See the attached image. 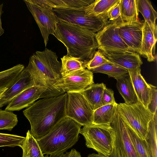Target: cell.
<instances>
[{"mask_svg": "<svg viewBox=\"0 0 157 157\" xmlns=\"http://www.w3.org/2000/svg\"><path fill=\"white\" fill-rule=\"evenodd\" d=\"M67 93L39 100L23 111L31 125L30 132L38 139L66 116Z\"/></svg>", "mask_w": 157, "mask_h": 157, "instance_id": "obj_1", "label": "cell"}, {"mask_svg": "<svg viewBox=\"0 0 157 157\" xmlns=\"http://www.w3.org/2000/svg\"><path fill=\"white\" fill-rule=\"evenodd\" d=\"M58 58L56 53L45 48L43 51H36L31 56L25 67L31 74L35 86L45 89L40 98L54 97L64 94L58 87L62 76V63Z\"/></svg>", "mask_w": 157, "mask_h": 157, "instance_id": "obj_2", "label": "cell"}, {"mask_svg": "<svg viewBox=\"0 0 157 157\" xmlns=\"http://www.w3.org/2000/svg\"><path fill=\"white\" fill-rule=\"evenodd\" d=\"M93 31L59 21L54 36L66 48V55L86 62L90 59L97 48Z\"/></svg>", "mask_w": 157, "mask_h": 157, "instance_id": "obj_3", "label": "cell"}, {"mask_svg": "<svg viewBox=\"0 0 157 157\" xmlns=\"http://www.w3.org/2000/svg\"><path fill=\"white\" fill-rule=\"evenodd\" d=\"M82 126L67 116L61 119L46 134L36 140L43 154L54 155L66 152L78 141Z\"/></svg>", "mask_w": 157, "mask_h": 157, "instance_id": "obj_4", "label": "cell"}, {"mask_svg": "<svg viewBox=\"0 0 157 157\" xmlns=\"http://www.w3.org/2000/svg\"><path fill=\"white\" fill-rule=\"evenodd\" d=\"M117 110L124 122L144 140L153 114L139 101L131 105L117 104Z\"/></svg>", "mask_w": 157, "mask_h": 157, "instance_id": "obj_5", "label": "cell"}, {"mask_svg": "<svg viewBox=\"0 0 157 157\" xmlns=\"http://www.w3.org/2000/svg\"><path fill=\"white\" fill-rule=\"evenodd\" d=\"M110 125L112 148L109 157H138L130 138L128 126L117 110Z\"/></svg>", "mask_w": 157, "mask_h": 157, "instance_id": "obj_6", "label": "cell"}, {"mask_svg": "<svg viewBox=\"0 0 157 157\" xmlns=\"http://www.w3.org/2000/svg\"><path fill=\"white\" fill-rule=\"evenodd\" d=\"M111 130L110 125L93 124L83 126L80 133L84 136L88 148L109 157L112 148Z\"/></svg>", "mask_w": 157, "mask_h": 157, "instance_id": "obj_7", "label": "cell"}, {"mask_svg": "<svg viewBox=\"0 0 157 157\" xmlns=\"http://www.w3.org/2000/svg\"><path fill=\"white\" fill-rule=\"evenodd\" d=\"M58 21L68 23L97 32L109 22L100 17L86 15L84 7L72 9H53Z\"/></svg>", "mask_w": 157, "mask_h": 157, "instance_id": "obj_8", "label": "cell"}, {"mask_svg": "<svg viewBox=\"0 0 157 157\" xmlns=\"http://www.w3.org/2000/svg\"><path fill=\"white\" fill-rule=\"evenodd\" d=\"M23 1L38 25L46 47L49 34L54 36L56 25L59 21L53 9L33 0Z\"/></svg>", "mask_w": 157, "mask_h": 157, "instance_id": "obj_9", "label": "cell"}, {"mask_svg": "<svg viewBox=\"0 0 157 157\" xmlns=\"http://www.w3.org/2000/svg\"><path fill=\"white\" fill-rule=\"evenodd\" d=\"M67 94L66 116L82 126L92 125L94 111L83 95L80 92Z\"/></svg>", "mask_w": 157, "mask_h": 157, "instance_id": "obj_10", "label": "cell"}, {"mask_svg": "<svg viewBox=\"0 0 157 157\" xmlns=\"http://www.w3.org/2000/svg\"><path fill=\"white\" fill-rule=\"evenodd\" d=\"M97 48L103 52L132 51L122 40L117 28V21H110L95 33Z\"/></svg>", "mask_w": 157, "mask_h": 157, "instance_id": "obj_11", "label": "cell"}, {"mask_svg": "<svg viewBox=\"0 0 157 157\" xmlns=\"http://www.w3.org/2000/svg\"><path fill=\"white\" fill-rule=\"evenodd\" d=\"M94 84L93 72L87 69H84L62 77L58 87L63 93L81 92Z\"/></svg>", "mask_w": 157, "mask_h": 157, "instance_id": "obj_12", "label": "cell"}, {"mask_svg": "<svg viewBox=\"0 0 157 157\" xmlns=\"http://www.w3.org/2000/svg\"><path fill=\"white\" fill-rule=\"evenodd\" d=\"M119 34L124 43L132 51L140 54L143 38V23L136 21H117Z\"/></svg>", "mask_w": 157, "mask_h": 157, "instance_id": "obj_13", "label": "cell"}, {"mask_svg": "<svg viewBox=\"0 0 157 157\" xmlns=\"http://www.w3.org/2000/svg\"><path fill=\"white\" fill-rule=\"evenodd\" d=\"M34 86L31 74L25 67L14 84L6 89L0 97V108L8 104L24 90Z\"/></svg>", "mask_w": 157, "mask_h": 157, "instance_id": "obj_14", "label": "cell"}, {"mask_svg": "<svg viewBox=\"0 0 157 157\" xmlns=\"http://www.w3.org/2000/svg\"><path fill=\"white\" fill-rule=\"evenodd\" d=\"M45 89L35 86L24 90L14 97L8 104L5 110L19 111L28 107L40 98Z\"/></svg>", "mask_w": 157, "mask_h": 157, "instance_id": "obj_15", "label": "cell"}, {"mask_svg": "<svg viewBox=\"0 0 157 157\" xmlns=\"http://www.w3.org/2000/svg\"><path fill=\"white\" fill-rule=\"evenodd\" d=\"M102 52L110 61L128 70L140 67L143 64L139 54L133 51L124 50Z\"/></svg>", "mask_w": 157, "mask_h": 157, "instance_id": "obj_16", "label": "cell"}, {"mask_svg": "<svg viewBox=\"0 0 157 157\" xmlns=\"http://www.w3.org/2000/svg\"><path fill=\"white\" fill-rule=\"evenodd\" d=\"M128 71L138 101L147 109L150 90L149 84L141 75L140 67Z\"/></svg>", "mask_w": 157, "mask_h": 157, "instance_id": "obj_17", "label": "cell"}, {"mask_svg": "<svg viewBox=\"0 0 157 157\" xmlns=\"http://www.w3.org/2000/svg\"><path fill=\"white\" fill-rule=\"evenodd\" d=\"M157 40V37L155 36L147 23L144 21L143 23V38L140 55L146 58L149 62L155 61V58L153 55L155 52Z\"/></svg>", "mask_w": 157, "mask_h": 157, "instance_id": "obj_18", "label": "cell"}, {"mask_svg": "<svg viewBox=\"0 0 157 157\" xmlns=\"http://www.w3.org/2000/svg\"><path fill=\"white\" fill-rule=\"evenodd\" d=\"M120 1V0H94L90 4L84 7L85 15L89 16L100 17L108 19V12Z\"/></svg>", "mask_w": 157, "mask_h": 157, "instance_id": "obj_19", "label": "cell"}, {"mask_svg": "<svg viewBox=\"0 0 157 157\" xmlns=\"http://www.w3.org/2000/svg\"><path fill=\"white\" fill-rule=\"evenodd\" d=\"M106 87V85L103 83H94L80 92L85 98L93 111L104 105L102 97Z\"/></svg>", "mask_w": 157, "mask_h": 157, "instance_id": "obj_20", "label": "cell"}, {"mask_svg": "<svg viewBox=\"0 0 157 157\" xmlns=\"http://www.w3.org/2000/svg\"><path fill=\"white\" fill-rule=\"evenodd\" d=\"M116 86L125 104L131 105L138 101L129 74L117 80Z\"/></svg>", "mask_w": 157, "mask_h": 157, "instance_id": "obj_21", "label": "cell"}, {"mask_svg": "<svg viewBox=\"0 0 157 157\" xmlns=\"http://www.w3.org/2000/svg\"><path fill=\"white\" fill-rule=\"evenodd\" d=\"M157 113L156 112L149 123L143 140L150 157H157Z\"/></svg>", "mask_w": 157, "mask_h": 157, "instance_id": "obj_22", "label": "cell"}, {"mask_svg": "<svg viewBox=\"0 0 157 157\" xmlns=\"http://www.w3.org/2000/svg\"><path fill=\"white\" fill-rule=\"evenodd\" d=\"M139 12L143 16L155 36L157 37V13L149 0H137Z\"/></svg>", "mask_w": 157, "mask_h": 157, "instance_id": "obj_23", "label": "cell"}, {"mask_svg": "<svg viewBox=\"0 0 157 157\" xmlns=\"http://www.w3.org/2000/svg\"><path fill=\"white\" fill-rule=\"evenodd\" d=\"M117 104L103 105L94 111L93 124L110 125L117 110Z\"/></svg>", "mask_w": 157, "mask_h": 157, "instance_id": "obj_24", "label": "cell"}, {"mask_svg": "<svg viewBox=\"0 0 157 157\" xmlns=\"http://www.w3.org/2000/svg\"><path fill=\"white\" fill-rule=\"evenodd\" d=\"M53 9H77L86 7L92 3L94 0H33Z\"/></svg>", "mask_w": 157, "mask_h": 157, "instance_id": "obj_25", "label": "cell"}, {"mask_svg": "<svg viewBox=\"0 0 157 157\" xmlns=\"http://www.w3.org/2000/svg\"><path fill=\"white\" fill-rule=\"evenodd\" d=\"M120 16L121 21H139L137 0H120Z\"/></svg>", "mask_w": 157, "mask_h": 157, "instance_id": "obj_26", "label": "cell"}, {"mask_svg": "<svg viewBox=\"0 0 157 157\" xmlns=\"http://www.w3.org/2000/svg\"><path fill=\"white\" fill-rule=\"evenodd\" d=\"M20 147L23 150L22 157H44L38 143L28 130Z\"/></svg>", "mask_w": 157, "mask_h": 157, "instance_id": "obj_27", "label": "cell"}, {"mask_svg": "<svg viewBox=\"0 0 157 157\" xmlns=\"http://www.w3.org/2000/svg\"><path fill=\"white\" fill-rule=\"evenodd\" d=\"M24 68L23 65L19 64L0 72V89H8L11 87Z\"/></svg>", "mask_w": 157, "mask_h": 157, "instance_id": "obj_28", "label": "cell"}, {"mask_svg": "<svg viewBox=\"0 0 157 157\" xmlns=\"http://www.w3.org/2000/svg\"><path fill=\"white\" fill-rule=\"evenodd\" d=\"M61 59V73L62 77L67 76L77 70L86 68L85 62L78 58L66 55Z\"/></svg>", "mask_w": 157, "mask_h": 157, "instance_id": "obj_29", "label": "cell"}, {"mask_svg": "<svg viewBox=\"0 0 157 157\" xmlns=\"http://www.w3.org/2000/svg\"><path fill=\"white\" fill-rule=\"evenodd\" d=\"M90 71L93 72L106 74L109 77H113L117 80L128 74V70L112 62L105 64Z\"/></svg>", "mask_w": 157, "mask_h": 157, "instance_id": "obj_30", "label": "cell"}, {"mask_svg": "<svg viewBox=\"0 0 157 157\" xmlns=\"http://www.w3.org/2000/svg\"><path fill=\"white\" fill-rule=\"evenodd\" d=\"M18 121L17 115L12 111L0 109V130L11 131Z\"/></svg>", "mask_w": 157, "mask_h": 157, "instance_id": "obj_31", "label": "cell"}, {"mask_svg": "<svg viewBox=\"0 0 157 157\" xmlns=\"http://www.w3.org/2000/svg\"><path fill=\"white\" fill-rule=\"evenodd\" d=\"M127 126L130 138L138 157H150L143 140L141 139L136 133L128 125Z\"/></svg>", "mask_w": 157, "mask_h": 157, "instance_id": "obj_32", "label": "cell"}, {"mask_svg": "<svg viewBox=\"0 0 157 157\" xmlns=\"http://www.w3.org/2000/svg\"><path fill=\"white\" fill-rule=\"evenodd\" d=\"M25 138L17 135L0 133V147L20 146Z\"/></svg>", "mask_w": 157, "mask_h": 157, "instance_id": "obj_33", "label": "cell"}, {"mask_svg": "<svg viewBox=\"0 0 157 157\" xmlns=\"http://www.w3.org/2000/svg\"><path fill=\"white\" fill-rule=\"evenodd\" d=\"M85 62L86 68L89 70L98 67L105 64L112 63L99 49L95 51L93 57L90 59Z\"/></svg>", "mask_w": 157, "mask_h": 157, "instance_id": "obj_34", "label": "cell"}, {"mask_svg": "<svg viewBox=\"0 0 157 157\" xmlns=\"http://www.w3.org/2000/svg\"><path fill=\"white\" fill-rule=\"evenodd\" d=\"M150 88L149 100L147 109L153 114L157 112V89L156 86L149 84Z\"/></svg>", "mask_w": 157, "mask_h": 157, "instance_id": "obj_35", "label": "cell"}, {"mask_svg": "<svg viewBox=\"0 0 157 157\" xmlns=\"http://www.w3.org/2000/svg\"><path fill=\"white\" fill-rule=\"evenodd\" d=\"M102 99L104 105L114 104L116 103L115 100L113 91L112 89L108 88L106 87L104 90Z\"/></svg>", "mask_w": 157, "mask_h": 157, "instance_id": "obj_36", "label": "cell"}, {"mask_svg": "<svg viewBox=\"0 0 157 157\" xmlns=\"http://www.w3.org/2000/svg\"><path fill=\"white\" fill-rule=\"evenodd\" d=\"M120 16L119 2L114 6L109 11L107 14V18L111 21H117Z\"/></svg>", "mask_w": 157, "mask_h": 157, "instance_id": "obj_37", "label": "cell"}, {"mask_svg": "<svg viewBox=\"0 0 157 157\" xmlns=\"http://www.w3.org/2000/svg\"><path fill=\"white\" fill-rule=\"evenodd\" d=\"M44 157H82L80 153L73 148L68 152L57 155H46Z\"/></svg>", "mask_w": 157, "mask_h": 157, "instance_id": "obj_38", "label": "cell"}, {"mask_svg": "<svg viewBox=\"0 0 157 157\" xmlns=\"http://www.w3.org/2000/svg\"><path fill=\"white\" fill-rule=\"evenodd\" d=\"M3 6V3L0 4V36L2 35L4 32V30L2 27V23L1 19V15L4 12L2 10Z\"/></svg>", "mask_w": 157, "mask_h": 157, "instance_id": "obj_39", "label": "cell"}, {"mask_svg": "<svg viewBox=\"0 0 157 157\" xmlns=\"http://www.w3.org/2000/svg\"><path fill=\"white\" fill-rule=\"evenodd\" d=\"M87 157H106L105 156L100 154L93 153L88 155Z\"/></svg>", "mask_w": 157, "mask_h": 157, "instance_id": "obj_40", "label": "cell"}, {"mask_svg": "<svg viewBox=\"0 0 157 157\" xmlns=\"http://www.w3.org/2000/svg\"><path fill=\"white\" fill-rule=\"evenodd\" d=\"M7 89H0V97L1 96L4 91Z\"/></svg>", "mask_w": 157, "mask_h": 157, "instance_id": "obj_41", "label": "cell"}]
</instances>
